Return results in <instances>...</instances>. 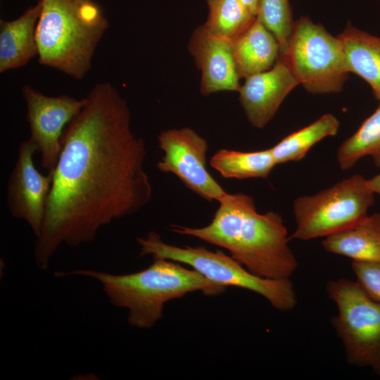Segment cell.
I'll use <instances>...</instances> for the list:
<instances>
[{"instance_id": "7c38bea8", "label": "cell", "mask_w": 380, "mask_h": 380, "mask_svg": "<svg viewBox=\"0 0 380 380\" xmlns=\"http://www.w3.org/2000/svg\"><path fill=\"white\" fill-rule=\"evenodd\" d=\"M298 84L289 65L280 57L270 70L246 77L238 92L248 121L256 128L265 127L287 95Z\"/></svg>"}, {"instance_id": "6da1fadb", "label": "cell", "mask_w": 380, "mask_h": 380, "mask_svg": "<svg viewBox=\"0 0 380 380\" xmlns=\"http://www.w3.org/2000/svg\"><path fill=\"white\" fill-rule=\"evenodd\" d=\"M65 127L52 173L45 217L37 237V266L48 268L62 245L94 241L99 229L138 213L151 200L146 148L131 129L127 101L109 82L94 86Z\"/></svg>"}, {"instance_id": "e0dca14e", "label": "cell", "mask_w": 380, "mask_h": 380, "mask_svg": "<svg viewBox=\"0 0 380 380\" xmlns=\"http://www.w3.org/2000/svg\"><path fill=\"white\" fill-rule=\"evenodd\" d=\"M341 41L347 70L362 78L380 100V37L348 24L338 35Z\"/></svg>"}, {"instance_id": "9a60e30c", "label": "cell", "mask_w": 380, "mask_h": 380, "mask_svg": "<svg viewBox=\"0 0 380 380\" xmlns=\"http://www.w3.org/2000/svg\"><path fill=\"white\" fill-rule=\"evenodd\" d=\"M232 50L240 79L270 70L280 56L278 41L257 18L232 41Z\"/></svg>"}, {"instance_id": "d6986e66", "label": "cell", "mask_w": 380, "mask_h": 380, "mask_svg": "<svg viewBox=\"0 0 380 380\" xmlns=\"http://www.w3.org/2000/svg\"><path fill=\"white\" fill-rule=\"evenodd\" d=\"M340 122L333 114L327 113L309 125L283 138L270 148L277 165L298 162L317 143L337 134Z\"/></svg>"}, {"instance_id": "7a4b0ae2", "label": "cell", "mask_w": 380, "mask_h": 380, "mask_svg": "<svg viewBox=\"0 0 380 380\" xmlns=\"http://www.w3.org/2000/svg\"><path fill=\"white\" fill-rule=\"evenodd\" d=\"M210 224L194 228L177 224L170 230L227 249L251 273L287 279L298 263L289 246L287 229L277 213H260L253 198L243 193L227 194Z\"/></svg>"}, {"instance_id": "9c48e42d", "label": "cell", "mask_w": 380, "mask_h": 380, "mask_svg": "<svg viewBox=\"0 0 380 380\" xmlns=\"http://www.w3.org/2000/svg\"><path fill=\"white\" fill-rule=\"evenodd\" d=\"M164 156L157 168L174 174L191 191L212 202L220 201L227 193L207 168L208 144L190 127L169 129L158 135Z\"/></svg>"}, {"instance_id": "44dd1931", "label": "cell", "mask_w": 380, "mask_h": 380, "mask_svg": "<svg viewBox=\"0 0 380 380\" xmlns=\"http://www.w3.org/2000/svg\"><path fill=\"white\" fill-rule=\"evenodd\" d=\"M205 1L208 15L203 25L215 36L233 41L256 18L239 0Z\"/></svg>"}, {"instance_id": "ba28073f", "label": "cell", "mask_w": 380, "mask_h": 380, "mask_svg": "<svg viewBox=\"0 0 380 380\" xmlns=\"http://www.w3.org/2000/svg\"><path fill=\"white\" fill-rule=\"evenodd\" d=\"M326 290L338 308L331 324L341 340L347 362L369 367L380 377V304L357 281L349 279L330 281Z\"/></svg>"}, {"instance_id": "30bf717a", "label": "cell", "mask_w": 380, "mask_h": 380, "mask_svg": "<svg viewBox=\"0 0 380 380\" xmlns=\"http://www.w3.org/2000/svg\"><path fill=\"white\" fill-rule=\"evenodd\" d=\"M21 91L27 107L29 139L40 153L41 167L48 173L52 172L61 153L63 131L83 108L86 97L49 96L28 84Z\"/></svg>"}, {"instance_id": "8992f818", "label": "cell", "mask_w": 380, "mask_h": 380, "mask_svg": "<svg viewBox=\"0 0 380 380\" xmlns=\"http://www.w3.org/2000/svg\"><path fill=\"white\" fill-rule=\"evenodd\" d=\"M367 179L360 174L293 203L296 229L289 239L310 240L343 230L367 215L374 203Z\"/></svg>"}, {"instance_id": "7402d4cb", "label": "cell", "mask_w": 380, "mask_h": 380, "mask_svg": "<svg viewBox=\"0 0 380 380\" xmlns=\"http://www.w3.org/2000/svg\"><path fill=\"white\" fill-rule=\"evenodd\" d=\"M256 18L275 37L280 47L279 57H284L295 22L289 0H258Z\"/></svg>"}, {"instance_id": "d4e9b609", "label": "cell", "mask_w": 380, "mask_h": 380, "mask_svg": "<svg viewBox=\"0 0 380 380\" xmlns=\"http://www.w3.org/2000/svg\"><path fill=\"white\" fill-rule=\"evenodd\" d=\"M254 15L256 16L258 11V0H239Z\"/></svg>"}, {"instance_id": "3957f363", "label": "cell", "mask_w": 380, "mask_h": 380, "mask_svg": "<svg viewBox=\"0 0 380 380\" xmlns=\"http://www.w3.org/2000/svg\"><path fill=\"white\" fill-rule=\"evenodd\" d=\"M70 274L99 282L112 305L127 309V322L139 329H150L162 319L164 305L169 300L194 291L215 296L227 288L194 269L165 259H154L146 269L126 274L84 269L58 273L61 276Z\"/></svg>"}, {"instance_id": "5b68a950", "label": "cell", "mask_w": 380, "mask_h": 380, "mask_svg": "<svg viewBox=\"0 0 380 380\" xmlns=\"http://www.w3.org/2000/svg\"><path fill=\"white\" fill-rule=\"evenodd\" d=\"M140 255L165 259L191 266L210 281L225 286H233L253 291L266 298L280 311L295 308L297 298L290 279H273L258 277L220 250L211 251L204 246L179 247L164 242L160 236L150 232L138 238Z\"/></svg>"}, {"instance_id": "5bb4252c", "label": "cell", "mask_w": 380, "mask_h": 380, "mask_svg": "<svg viewBox=\"0 0 380 380\" xmlns=\"http://www.w3.org/2000/svg\"><path fill=\"white\" fill-rule=\"evenodd\" d=\"M42 3L28 8L13 20H0V72L25 66L38 56L36 28Z\"/></svg>"}, {"instance_id": "2e32d148", "label": "cell", "mask_w": 380, "mask_h": 380, "mask_svg": "<svg viewBox=\"0 0 380 380\" xmlns=\"http://www.w3.org/2000/svg\"><path fill=\"white\" fill-rule=\"evenodd\" d=\"M324 249L353 261L380 260V213L365 217L352 226L326 236Z\"/></svg>"}, {"instance_id": "4fadbf2b", "label": "cell", "mask_w": 380, "mask_h": 380, "mask_svg": "<svg viewBox=\"0 0 380 380\" xmlns=\"http://www.w3.org/2000/svg\"><path fill=\"white\" fill-rule=\"evenodd\" d=\"M188 49L201 72L202 94L239 91L241 79L234 64L232 40L211 34L202 25L193 32Z\"/></svg>"}, {"instance_id": "ac0fdd59", "label": "cell", "mask_w": 380, "mask_h": 380, "mask_svg": "<svg viewBox=\"0 0 380 380\" xmlns=\"http://www.w3.org/2000/svg\"><path fill=\"white\" fill-rule=\"evenodd\" d=\"M210 165L227 179L267 178L277 165L270 148L255 151L218 149Z\"/></svg>"}, {"instance_id": "603a6c76", "label": "cell", "mask_w": 380, "mask_h": 380, "mask_svg": "<svg viewBox=\"0 0 380 380\" xmlns=\"http://www.w3.org/2000/svg\"><path fill=\"white\" fill-rule=\"evenodd\" d=\"M351 266L356 281L373 300L380 304V260H353Z\"/></svg>"}, {"instance_id": "52a82bcc", "label": "cell", "mask_w": 380, "mask_h": 380, "mask_svg": "<svg viewBox=\"0 0 380 380\" xmlns=\"http://www.w3.org/2000/svg\"><path fill=\"white\" fill-rule=\"evenodd\" d=\"M280 58L298 84L311 94L338 93L348 80L341 39L307 16L294 22L287 53Z\"/></svg>"}, {"instance_id": "8fae6325", "label": "cell", "mask_w": 380, "mask_h": 380, "mask_svg": "<svg viewBox=\"0 0 380 380\" xmlns=\"http://www.w3.org/2000/svg\"><path fill=\"white\" fill-rule=\"evenodd\" d=\"M36 151L30 139L20 144L7 184V204L11 215L26 222L37 238L43 227L53 179L51 172L44 175L35 167L33 155Z\"/></svg>"}, {"instance_id": "cb8c5ba5", "label": "cell", "mask_w": 380, "mask_h": 380, "mask_svg": "<svg viewBox=\"0 0 380 380\" xmlns=\"http://www.w3.org/2000/svg\"><path fill=\"white\" fill-rule=\"evenodd\" d=\"M368 184L372 191L380 196V173L374 177L367 179Z\"/></svg>"}, {"instance_id": "ffe728a7", "label": "cell", "mask_w": 380, "mask_h": 380, "mask_svg": "<svg viewBox=\"0 0 380 380\" xmlns=\"http://www.w3.org/2000/svg\"><path fill=\"white\" fill-rule=\"evenodd\" d=\"M365 156H370L380 168V100L374 112L342 142L336 152L338 164L343 170L352 168Z\"/></svg>"}, {"instance_id": "277c9868", "label": "cell", "mask_w": 380, "mask_h": 380, "mask_svg": "<svg viewBox=\"0 0 380 380\" xmlns=\"http://www.w3.org/2000/svg\"><path fill=\"white\" fill-rule=\"evenodd\" d=\"M40 1L36 28L39 64L82 80L109 27L101 7L94 0Z\"/></svg>"}]
</instances>
